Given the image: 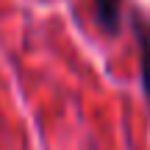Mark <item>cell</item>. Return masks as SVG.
I'll list each match as a JSON object with an SVG mask.
<instances>
[{
    "label": "cell",
    "mask_w": 150,
    "mask_h": 150,
    "mask_svg": "<svg viewBox=\"0 0 150 150\" xmlns=\"http://www.w3.org/2000/svg\"><path fill=\"white\" fill-rule=\"evenodd\" d=\"M131 28L136 36V47H139V78H142V92H145L150 103V20L142 11L131 14Z\"/></svg>",
    "instance_id": "6da1fadb"
},
{
    "label": "cell",
    "mask_w": 150,
    "mask_h": 150,
    "mask_svg": "<svg viewBox=\"0 0 150 150\" xmlns=\"http://www.w3.org/2000/svg\"><path fill=\"white\" fill-rule=\"evenodd\" d=\"M95 8V20L103 33L108 36H120L122 31V0H92Z\"/></svg>",
    "instance_id": "7a4b0ae2"
}]
</instances>
